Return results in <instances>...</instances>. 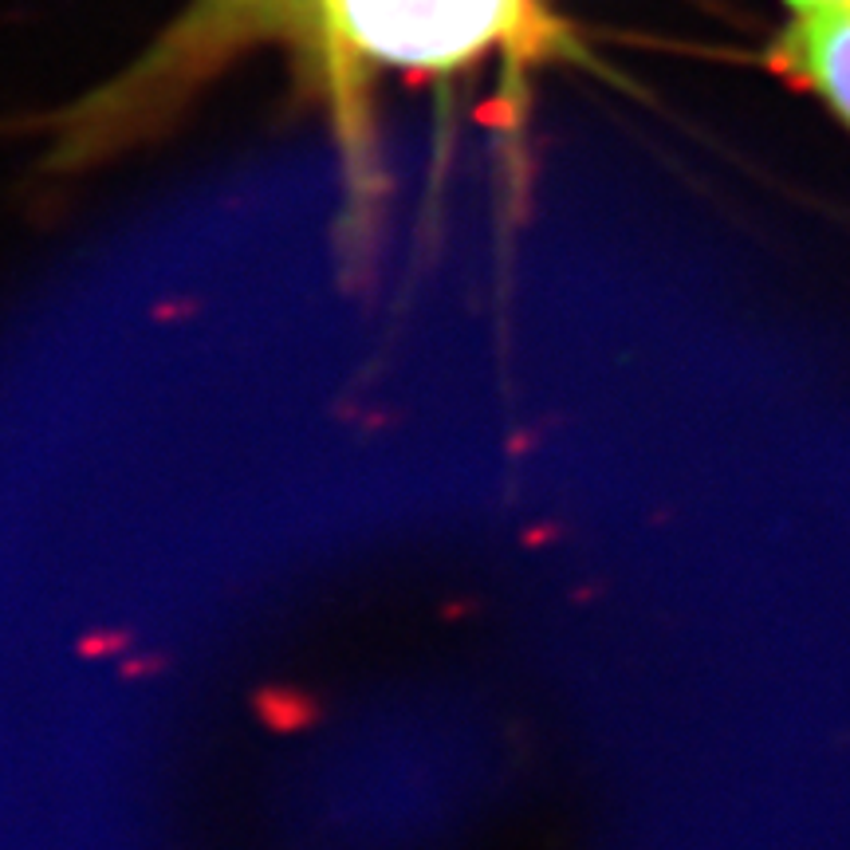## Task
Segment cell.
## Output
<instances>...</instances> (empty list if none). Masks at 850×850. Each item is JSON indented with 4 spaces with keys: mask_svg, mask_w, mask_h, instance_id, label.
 I'll return each mask as SVG.
<instances>
[{
    "mask_svg": "<svg viewBox=\"0 0 850 850\" xmlns=\"http://www.w3.org/2000/svg\"><path fill=\"white\" fill-rule=\"evenodd\" d=\"M772 63L850 126V9H808L784 28Z\"/></svg>",
    "mask_w": 850,
    "mask_h": 850,
    "instance_id": "obj_1",
    "label": "cell"
},
{
    "mask_svg": "<svg viewBox=\"0 0 850 850\" xmlns=\"http://www.w3.org/2000/svg\"><path fill=\"white\" fill-rule=\"evenodd\" d=\"M799 12H808V9H850V0H791Z\"/></svg>",
    "mask_w": 850,
    "mask_h": 850,
    "instance_id": "obj_2",
    "label": "cell"
}]
</instances>
